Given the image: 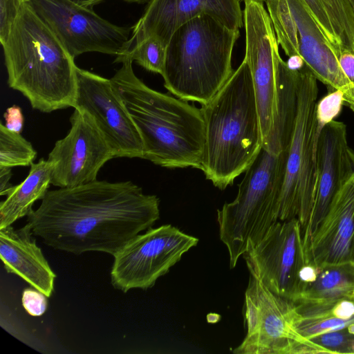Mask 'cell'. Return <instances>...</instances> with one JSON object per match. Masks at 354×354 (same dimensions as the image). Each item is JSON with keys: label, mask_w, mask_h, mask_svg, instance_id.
<instances>
[{"label": "cell", "mask_w": 354, "mask_h": 354, "mask_svg": "<svg viewBox=\"0 0 354 354\" xmlns=\"http://www.w3.org/2000/svg\"><path fill=\"white\" fill-rule=\"evenodd\" d=\"M354 296V264L317 266L314 279L294 302L318 301Z\"/></svg>", "instance_id": "44dd1931"}, {"label": "cell", "mask_w": 354, "mask_h": 354, "mask_svg": "<svg viewBox=\"0 0 354 354\" xmlns=\"http://www.w3.org/2000/svg\"><path fill=\"white\" fill-rule=\"evenodd\" d=\"M326 353L354 354V324L342 330L324 333L310 339Z\"/></svg>", "instance_id": "d4e9b609"}, {"label": "cell", "mask_w": 354, "mask_h": 354, "mask_svg": "<svg viewBox=\"0 0 354 354\" xmlns=\"http://www.w3.org/2000/svg\"><path fill=\"white\" fill-rule=\"evenodd\" d=\"M240 32L209 15L182 25L166 48L165 87L185 101L207 103L232 75V51Z\"/></svg>", "instance_id": "5b68a950"}, {"label": "cell", "mask_w": 354, "mask_h": 354, "mask_svg": "<svg viewBox=\"0 0 354 354\" xmlns=\"http://www.w3.org/2000/svg\"><path fill=\"white\" fill-rule=\"evenodd\" d=\"M245 54L254 84L263 141L272 129L277 111L274 50L279 45L263 3L244 2Z\"/></svg>", "instance_id": "5bb4252c"}, {"label": "cell", "mask_w": 354, "mask_h": 354, "mask_svg": "<svg viewBox=\"0 0 354 354\" xmlns=\"http://www.w3.org/2000/svg\"><path fill=\"white\" fill-rule=\"evenodd\" d=\"M159 203L156 195L145 194L131 181L96 180L48 190L26 223L55 250L114 256L159 219Z\"/></svg>", "instance_id": "6da1fadb"}, {"label": "cell", "mask_w": 354, "mask_h": 354, "mask_svg": "<svg viewBox=\"0 0 354 354\" xmlns=\"http://www.w3.org/2000/svg\"><path fill=\"white\" fill-rule=\"evenodd\" d=\"M29 0H0V42L7 39L23 5Z\"/></svg>", "instance_id": "83f0119b"}, {"label": "cell", "mask_w": 354, "mask_h": 354, "mask_svg": "<svg viewBox=\"0 0 354 354\" xmlns=\"http://www.w3.org/2000/svg\"><path fill=\"white\" fill-rule=\"evenodd\" d=\"M71 129L58 140L48 156L52 164L51 184L71 187L97 180L102 167L115 158L113 150L92 118L75 109Z\"/></svg>", "instance_id": "4fadbf2b"}, {"label": "cell", "mask_w": 354, "mask_h": 354, "mask_svg": "<svg viewBox=\"0 0 354 354\" xmlns=\"http://www.w3.org/2000/svg\"><path fill=\"white\" fill-rule=\"evenodd\" d=\"M344 103L342 93L337 90L328 92L317 105V123L324 127L327 123L334 120L339 114Z\"/></svg>", "instance_id": "4316f807"}, {"label": "cell", "mask_w": 354, "mask_h": 354, "mask_svg": "<svg viewBox=\"0 0 354 354\" xmlns=\"http://www.w3.org/2000/svg\"><path fill=\"white\" fill-rule=\"evenodd\" d=\"M29 3L75 59L97 52L116 57L128 51L131 28L117 26L77 0H29Z\"/></svg>", "instance_id": "9c48e42d"}, {"label": "cell", "mask_w": 354, "mask_h": 354, "mask_svg": "<svg viewBox=\"0 0 354 354\" xmlns=\"http://www.w3.org/2000/svg\"><path fill=\"white\" fill-rule=\"evenodd\" d=\"M36 156L37 151L21 133L0 123V167L31 165Z\"/></svg>", "instance_id": "7402d4cb"}, {"label": "cell", "mask_w": 354, "mask_h": 354, "mask_svg": "<svg viewBox=\"0 0 354 354\" xmlns=\"http://www.w3.org/2000/svg\"><path fill=\"white\" fill-rule=\"evenodd\" d=\"M277 41L289 57L298 55L295 24L287 0H266Z\"/></svg>", "instance_id": "603a6c76"}, {"label": "cell", "mask_w": 354, "mask_h": 354, "mask_svg": "<svg viewBox=\"0 0 354 354\" xmlns=\"http://www.w3.org/2000/svg\"><path fill=\"white\" fill-rule=\"evenodd\" d=\"M48 297L37 288H27L21 295V303L27 313L31 316H41L46 310Z\"/></svg>", "instance_id": "f1b7e54d"}, {"label": "cell", "mask_w": 354, "mask_h": 354, "mask_svg": "<svg viewBox=\"0 0 354 354\" xmlns=\"http://www.w3.org/2000/svg\"><path fill=\"white\" fill-rule=\"evenodd\" d=\"M242 1H243L244 2H246V1H254V2L263 3V2H265L266 0H242Z\"/></svg>", "instance_id": "e575fe53"}, {"label": "cell", "mask_w": 354, "mask_h": 354, "mask_svg": "<svg viewBox=\"0 0 354 354\" xmlns=\"http://www.w3.org/2000/svg\"><path fill=\"white\" fill-rule=\"evenodd\" d=\"M203 15L212 17L232 29L239 30L244 24L240 0H149L131 28L128 51L149 37L167 48L177 29Z\"/></svg>", "instance_id": "9a60e30c"}, {"label": "cell", "mask_w": 354, "mask_h": 354, "mask_svg": "<svg viewBox=\"0 0 354 354\" xmlns=\"http://www.w3.org/2000/svg\"><path fill=\"white\" fill-rule=\"evenodd\" d=\"M198 239L171 225L138 234L114 256L111 282L118 290H147L196 246Z\"/></svg>", "instance_id": "30bf717a"}, {"label": "cell", "mask_w": 354, "mask_h": 354, "mask_svg": "<svg viewBox=\"0 0 354 354\" xmlns=\"http://www.w3.org/2000/svg\"><path fill=\"white\" fill-rule=\"evenodd\" d=\"M346 1L349 4V6L352 10L353 15V21H354V0H346Z\"/></svg>", "instance_id": "836d02e7"}, {"label": "cell", "mask_w": 354, "mask_h": 354, "mask_svg": "<svg viewBox=\"0 0 354 354\" xmlns=\"http://www.w3.org/2000/svg\"><path fill=\"white\" fill-rule=\"evenodd\" d=\"M6 127L10 130L21 133L24 123V118L20 106L13 105L7 109L3 113Z\"/></svg>", "instance_id": "f546056e"}, {"label": "cell", "mask_w": 354, "mask_h": 354, "mask_svg": "<svg viewBox=\"0 0 354 354\" xmlns=\"http://www.w3.org/2000/svg\"><path fill=\"white\" fill-rule=\"evenodd\" d=\"M201 109L205 131L201 170L223 190L246 171L263 145L252 77L245 59Z\"/></svg>", "instance_id": "277c9868"}, {"label": "cell", "mask_w": 354, "mask_h": 354, "mask_svg": "<svg viewBox=\"0 0 354 354\" xmlns=\"http://www.w3.org/2000/svg\"><path fill=\"white\" fill-rule=\"evenodd\" d=\"M306 263L354 264V174L334 197L305 246Z\"/></svg>", "instance_id": "e0dca14e"}, {"label": "cell", "mask_w": 354, "mask_h": 354, "mask_svg": "<svg viewBox=\"0 0 354 354\" xmlns=\"http://www.w3.org/2000/svg\"><path fill=\"white\" fill-rule=\"evenodd\" d=\"M286 64L290 69L297 71L304 66V62L300 56L292 55L288 57Z\"/></svg>", "instance_id": "1f68e13d"}, {"label": "cell", "mask_w": 354, "mask_h": 354, "mask_svg": "<svg viewBox=\"0 0 354 354\" xmlns=\"http://www.w3.org/2000/svg\"><path fill=\"white\" fill-rule=\"evenodd\" d=\"M118 57H127L145 69L162 75L165 64L166 47L156 38L149 37L133 46L124 55Z\"/></svg>", "instance_id": "cb8c5ba5"}, {"label": "cell", "mask_w": 354, "mask_h": 354, "mask_svg": "<svg viewBox=\"0 0 354 354\" xmlns=\"http://www.w3.org/2000/svg\"><path fill=\"white\" fill-rule=\"evenodd\" d=\"M245 293L244 319L247 333L236 354L326 353L296 328L298 317L294 302L267 288L250 271Z\"/></svg>", "instance_id": "ba28073f"}, {"label": "cell", "mask_w": 354, "mask_h": 354, "mask_svg": "<svg viewBox=\"0 0 354 354\" xmlns=\"http://www.w3.org/2000/svg\"><path fill=\"white\" fill-rule=\"evenodd\" d=\"M317 79L305 64L298 70L297 109L287 151L278 220L297 218L302 235L311 214L317 177Z\"/></svg>", "instance_id": "52a82bcc"}, {"label": "cell", "mask_w": 354, "mask_h": 354, "mask_svg": "<svg viewBox=\"0 0 354 354\" xmlns=\"http://www.w3.org/2000/svg\"><path fill=\"white\" fill-rule=\"evenodd\" d=\"M122 66L111 78L139 133L143 158L170 169H201L205 122L201 109L147 86L134 73L133 61L116 57Z\"/></svg>", "instance_id": "7a4b0ae2"}, {"label": "cell", "mask_w": 354, "mask_h": 354, "mask_svg": "<svg viewBox=\"0 0 354 354\" xmlns=\"http://www.w3.org/2000/svg\"><path fill=\"white\" fill-rule=\"evenodd\" d=\"M287 151L277 153L262 145L244 172L235 199L217 210L219 236L228 250L230 268L278 221Z\"/></svg>", "instance_id": "8992f818"}, {"label": "cell", "mask_w": 354, "mask_h": 354, "mask_svg": "<svg viewBox=\"0 0 354 354\" xmlns=\"http://www.w3.org/2000/svg\"><path fill=\"white\" fill-rule=\"evenodd\" d=\"M26 223L0 229V257L8 273L15 274L48 298L54 291L56 274L51 269Z\"/></svg>", "instance_id": "ac0fdd59"}, {"label": "cell", "mask_w": 354, "mask_h": 354, "mask_svg": "<svg viewBox=\"0 0 354 354\" xmlns=\"http://www.w3.org/2000/svg\"><path fill=\"white\" fill-rule=\"evenodd\" d=\"M316 163L313 205L303 235L304 248L337 193L354 174V152L348 145L344 122L333 120L322 129L317 143Z\"/></svg>", "instance_id": "2e32d148"}, {"label": "cell", "mask_w": 354, "mask_h": 354, "mask_svg": "<svg viewBox=\"0 0 354 354\" xmlns=\"http://www.w3.org/2000/svg\"><path fill=\"white\" fill-rule=\"evenodd\" d=\"M294 304L298 314L296 328L308 339L354 324V296Z\"/></svg>", "instance_id": "d6986e66"}, {"label": "cell", "mask_w": 354, "mask_h": 354, "mask_svg": "<svg viewBox=\"0 0 354 354\" xmlns=\"http://www.w3.org/2000/svg\"><path fill=\"white\" fill-rule=\"evenodd\" d=\"M123 1H125L127 2H131V3H143L145 2H148L149 0H123Z\"/></svg>", "instance_id": "d6a6232c"}, {"label": "cell", "mask_w": 354, "mask_h": 354, "mask_svg": "<svg viewBox=\"0 0 354 354\" xmlns=\"http://www.w3.org/2000/svg\"><path fill=\"white\" fill-rule=\"evenodd\" d=\"M354 152V151H353Z\"/></svg>", "instance_id": "d590c367"}, {"label": "cell", "mask_w": 354, "mask_h": 354, "mask_svg": "<svg viewBox=\"0 0 354 354\" xmlns=\"http://www.w3.org/2000/svg\"><path fill=\"white\" fill-rule=\"evenodd\" d=\"M12 168L0 167V195L7 196L10 190L13 187L10 183L12 177Z\"/></svg>", "instance_id": "4dcf8cb0"}, {"label": "cell", "mask_w": 354, "mask_h": 354, "mask_svg": "<svg viewBox=\"0 0 354 354\" xmlns=\"http://www.w3.org/2000/svg\"><path fill=\"white\" fill-rule=\"evenodd\" d=\"M10 88L44 113L73 107L77 66L29 2L21 7L1 44Z\"/></svg>", "instance_id": "3957f363"}, {"label": "cell", "mask_w": 354, "mask_h": 354, "mask_svg": "<svg viewBox=\"0 0 354 354\" xmlns=\"http://www.w3.org/2000/svg\"><path fill=\"white\" fill-rule=\"evenodd\" d=\"M52 171V164L44 158L30 165L27 177L13 186L6 199L0 203V229L12 225L33 211V204L42 200L48 191Z\"/></svg>", "instance_id": "ffe728a7"}, {"label": "cell", "mask_w": 354, "mask_h": 354, "mask_svg": "<svg viewBox=\"0 0 354 354\" xmlns=\"http://www.w3.org/2000/svg\"><path fill=\"white\" fill-rule=\"evenodd\" d=\"M243 257L249 270L271 292L292 302L297 301L300 272L306 263L302 230L297 218L278 220Z\"/></svg>", "instance_id": "8fae6325"}, {"label": "cell", "mask_w": 354, "mask_h": 354, "mask_svg": "<svg viewBox=\"0 0 354 354\" xmlns=\"http://www.w3.org/2000/svg\"><path fill=\"white\" fill-rule=\"evenodd\" d=\"M74 109L88 114L105 138L115 158H143L140 133L111 79L77 66Z\"/></svg>", "instance_id": "7c38bea8"}, {"label": "cell", "mask_w": 354, "mask_h": 354, "mask_svg": "<svg viewBox=\"0 0 354 354\" xmlns=\"http://www.w3.org/2000/svg\"><path fill=\"white\" fill-rule=\"evenodd\" d=\"M317 22L326 37L335 50L337 56L342 48L334 30L327 10L322 0H303Z\"/></svg>", "instance_id": "484cf974"}]
</instances>
